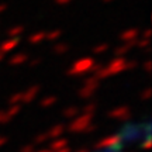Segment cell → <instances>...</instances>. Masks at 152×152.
I'll use <instances>...</instances> for the list:
<instances>
[{"mask_svg": "<svg viewBox=\"0 0 152 152\" xmlns=\"http://www.w3.org/2000/svg\"><path fill=\"white\" fill-rule=\"evenodd\" d=\"M148 123H128L123 125L117 134L107 138L103 144L97 145L92 152H127L128 145L130 147H138L141 145L144 140L149 138V131L142 132V128L147 127Z\"/></svg>", "mask_w": 152, "mask_h": 152, "instance_id": "cell-1", "label": "cell"}]
</instances>
